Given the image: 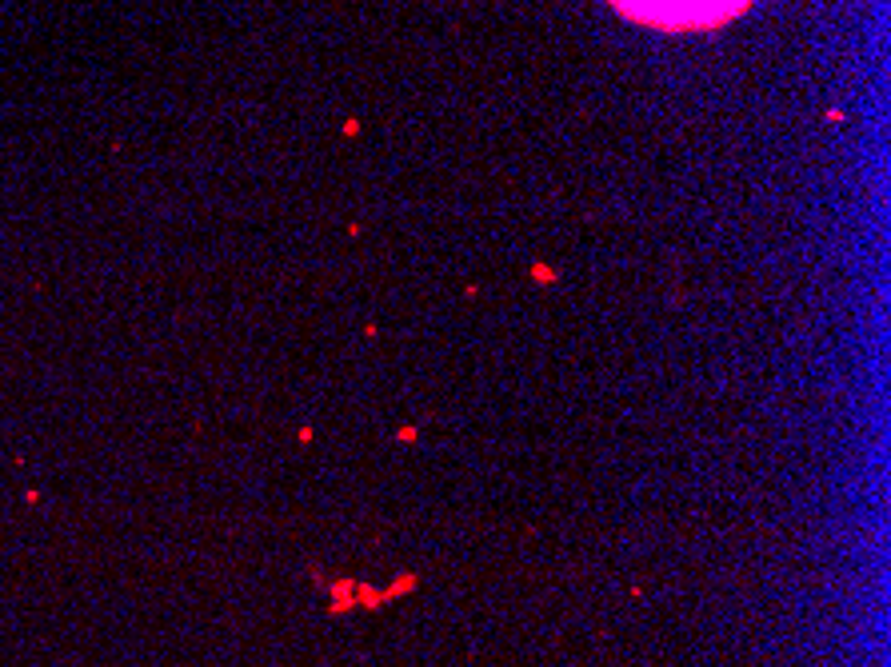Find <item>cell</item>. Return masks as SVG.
I'll use <instances>...</instances> for the list:
<instances>
[{"label": "cell", "instance_id": "obj_1", "mask_svg": "<svg viewBox=\"0 0 891 667\" xmlns=\"http://www.w3.org/2000/svg\"><path fill=\"white\" fill-rule=\"evenodd\" d=\"M624 16L663 32H700L728 24L751 0H612Z\"/></svg>", "mask_w": 891, "mask_h": 667}]
</instances>
